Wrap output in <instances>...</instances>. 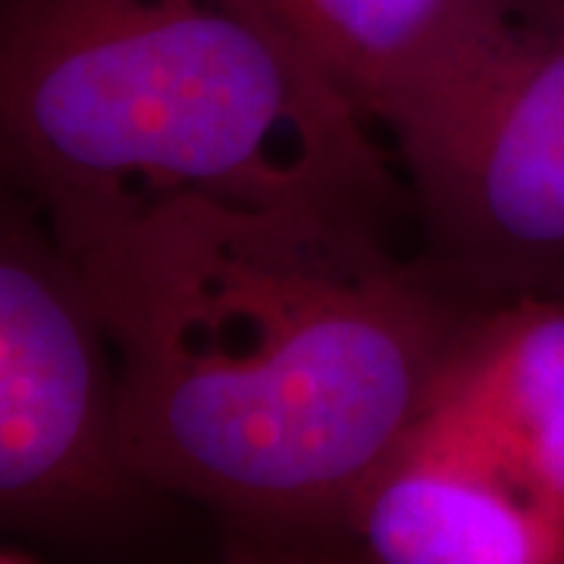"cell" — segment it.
I'll list each match as a JSON object with an SVG mask.
<instances>
[{"label":"cell","mask_w":564,"mask_h":564,"mask_svg":"<svg viewBox=\"0 0 564 564\" xmlns=\"http://www.w3.org/2000/svg\"><path fill=\"white\" fill-rule=\"evenodd\" d=\"M304 558L564 564V518L430 411L370 470Z\"/></svg>","instance_id":"5"},{"label":"cell","mask_w":564,"mask_h":564,"mask_svg":"<svg viewBox=\"0 0 564 564\" xmlns=\"http://www.w3.org/2000/svg\"><path fill=\"white\" fill-rule=\"evenodd\" d=\"M0 182L54 236L182 195L380 232L411 204L258 0H0Z\"/></svg>","instance_id":"2"},{"label":"cell","mask_w":564,"mask_h":564,"mask_svg":"<svg viewBox=\"0 0 564 564\" xmlns=\"http://www.w3.org/2000/svg\"><path fill=\"white\" fill-rule=\"evenodd\" d=\"M421 261L470 304L564 285V0H464L383 122Z\"/></svg>","instance_id":"3"},{"label":"cell","mask_w":564,"mask_h":564,"mask_svg":"<svg viewBox=\"0 0 564 564\" xmlns=\"http://www.w3.org/2000/svg\"><path fill=\"white\" fill-rule=\"evenodd\" d=\"M173 502L117 445V358L73 258L0 182V543L148 552Z\"/></svg>","instance_id":"4"},{"label":"cell","mask_w":564,"mask_h":564,"mask_svg":"<svg viewBox=\"0 0 564 564\" xmlns=\"http://www.w3.org/2000/svg\"><path fill=\"white\" fill-rule=\"evenodd\" d=\"M430 411L564 518V302L521 295L477 307Z\"/></svg>","instance_id":"6"},{"label":"cell","mask_w":564,"mask_h":564,"mask_svg":"<svg viewBox=\"0 0 564 564\" xmlns=\"http://www.w3.org/2000/svg\"><path fill=\"white\" fill-rule=\"evenodd\" d=\"M57 239L113 345L122 462L248 558L307 555L484 307L304 207L182 195Z\"/></svg>","instance_id":"1"},{"label":"cell","mask_w":564,"mask_h":564,"mask_svg":"<svg viewBox=\"0 0 564 564\" xmlns=\"http://www.w3.org/2000/svg\"><path fill=\"white\" fill-rule=\"evenodd\" d=\"M307 61L383 126L452 35L464 0H258Z\"/></svg>","instance_id":"7"}]
</instances>
